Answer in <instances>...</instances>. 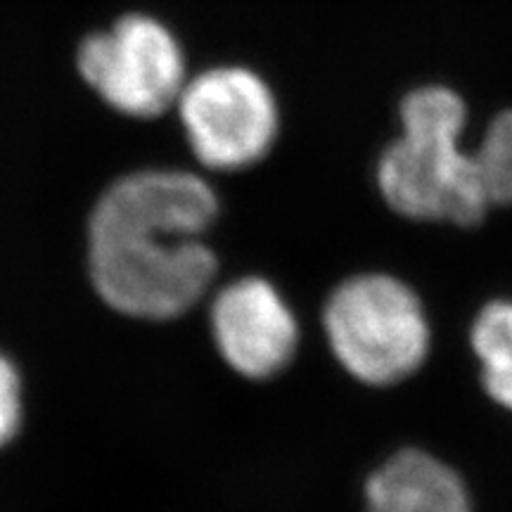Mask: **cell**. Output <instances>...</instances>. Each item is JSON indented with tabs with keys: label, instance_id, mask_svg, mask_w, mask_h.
<instances>
[{
	"label": "cell",
	"instance_id": "obj_1",
	"mask_svg": "<svg viewBox=\"0 0 512 512\" xmlns=\"http://www.w3.org/2000/svg\"><path fill=\"white\" fill-rule=\"evenodd\" d=\"M219 200L202 176L147 169L105 190L88 226L95 290L126 316H181L207 292L216 256L204 242Z\"/></svg>",
	"mask_w": 512,
	"mask_h": 512
},
{
	"label": "cell",
	"instance_id": "obj_2",
	"mask_svg": "<svg viewBox=\"0 0 512 512\" xmlns=\"http://www.w3.org/2000/svg\"><path fill=\"white\" fill-rule=\"evenodd\" d=\"M465 105L430 86L401 105L403 136L384 152L377 181L389 207L415 221L475 226L489 209L475 157L460 147Z\"/></svg>",
	"mask_w": 512,
	"mask_h": 512
},
{
	"label": "cell",
	"instance_id": "obj_3",
	"mask_svg": "<svg viewBox=\"0 0 512 512\" xmlns=\"http://www.w3.org/2000/svg\"><path fill=\"white\" fill-rule=\"evenodd\" d=\"M325 332L339 363L377 387L413 375L430 349L420 299L389 275H358L339 285L325 306Z\"/></svg>",
	"mask_w": 512,
	"mask_h": 512
},
{
	"label": "cell",
	"instance_id": "obj_4",
	"mask_svg": "<svg viewBox=\"0 0 512 512\" xmlns=\"http://www.w3.org/2000/svg\"><path fill=\"white\" fill-rule=\"evenodd\" d=\"M83 81L112 110L152 119L176 107L188 76L181 43L155 17L126 15L79 46Z\"/></svg>",
	"mask_w": 512,
	"mask_h": 512
},
{
	"label": "cell",
	"instance_id": "obj_5",
	"mask_svg": "<svg viewBox=\"0 0 512 512\" xmlns=\"http://www.w3.org/2000/svg\"><path fill=\"white\" fill-rule=\"evenodd\" d=\"M176 110L192 155L207 169H247L261 162L278 138L271 88L245 67H216L192 76Z\"/></svg>",
	"mask_w": 512,
	"mask_h": 512
},
{
	"label": "cell",
	"instance_id": "obj_6",
	"mask_svg": "<svg viewBox=\"0 0 512 512\" xmlns=\"http://www.w3.org/2000/svg\"><path fill=\"white\" fill-rule=\"evenodd\" d=\"M211 328L228 366L252 380L280 373L297 349V320L261 278H242L221 290L211 306Z\"/></svg>",
	"mask_w": 512,
	"mask_h": 512
},
{
	"label": "cell",
	"instance_id": "obj_7",
	"mask_svg": "<svg viewBox=\"0 0 512 512\" xmlns=\"http://www.w3.org/2000/svg\"><path fill=\"white\" fill-rule=\"evenodd\" d=\"M368 512H472L465 484L430 453L403 451L366 484Z\"/></svg>",
	"mask_w": 512,
	"mask_h": 512
},
{
	"label": "cell",
	"instance_id": "obj_8",
	"mask_svg": "<svg viewBox=\"0 0 512 512\" xmlns=\"http://www.w3.org/2000/svg\"><path fill=\"white\" fill-rule=\"evenodd\" d=\"M472 347L482 361V380L491 399L512 411V304L498 302L479 313Z\"/></svg>",
	"mask_w": 512,
	"mask_h": 512
},
{
	"label": "cell",
	"instance_id": "obj_9",
	"mask_svg": "<svg viewBox=\"0 0 512 512\" xmlns=\"http://www.w3.org/2000/svg\"><path fill=\"white\" fill-rule=\"evenodd\" d=\"M472 157L486 202L512 204V112L491 121Z\"/></svg>",
	"mask_w": 512,
	"mask_h": 512
},
{
	"label": "cell",
	"instance_id": "obj_10",
	"mask_svg": "<svg viewBox=\"0 0 512 512\" xmlns=\"http://www.w3.org/2000/svg\"><path fill=\"white\" fill-rule=\"evenodd\" d=\"M22 418V387L19 375L5 356H0V446L15 437Z\"/></svg>",
	"mask_w": 512,
	"mask_h": 512
}]
</instances>
